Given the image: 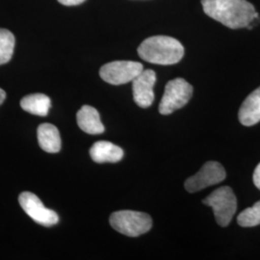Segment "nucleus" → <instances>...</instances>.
Listing matches in <instances>:
<instances>
[{
    "mask_svg": "<svg viewBox=\"0 0 260 260\" xmlns=\"http://www.w3.org/2000/svg\"><path fill=\"white\" fill-rule=\"evenodd\" d=\"M205 14L232 29L247 27L258 14L247 0H202Z\"/></svg>",
    "mask_w": 260,
    "mask_h": 260,
    "instance_id": "obj_1",
    "label": "nucleus"
},
{
    "mask_svg": "<svg viewBox=\"0 0 260 260\" xmlns=\"http://www.w3.org/2000/svg\"><path fill=\"white\" fill-rule=\"evenodd\" d=\"M138 54L151 64L175 65L184 55V47L175 38L153 36L146 39L140 45Z\"/></svg>",
    "mask_w": 260,
    "mask_h": 260,
    "instance_id": "obj_2",
    "label": "nucleus"
},
{
    "mask_svg": "<svg viewBox=\"0 0 260 260\" xmlns=\"http://www.w3.org/2000/svg\"><path fill=\"white\" fill-rule=\"evenodd\" d=\"M109 221L115 231L129 237L147 233L152 226V220L149 214L133 210L114 212Z\"/></svg>",
    "mask_w": 260,
    "mask_h": 260,
    "instance_id": "obj_3",
    "label": "nucleus"
},
{
    "mask_svg": "<svg viewBox=\"0 0 260 260\" xmlns=\"http://www.w3.org/2000/svg\"><path fill=\"white\" fill-rule=\"evenodd\" d=\"M203 204L212 207L215 220L222 228L228 226L237 209V200L229 186L220 187L206 197Z\"/></svg>",
    "mask_w": 260,
    "mask_h": 260,
    "instance_id": "obj_4",
    "label": "nucleus"
},
{
    "mask_svg": "<svg viewBox=\"0 0 260 260\" xmlns=\"http://www.w3.org/2000/svg\"><path fill=\"white\" fill-rule=\"evenodd\" d=\"M193 95V87L183 78H176L168 82L161 103L159 113L170 115L185 106Z\"/></svg>",
    "mask_w": 260,
    "mask_h": 260,
    "instance_id": "obj_5",
    "label": "nucleus"
},
{
    "mask_svg": "<svg viewBox=\"0 0 260 260\" xmlns=\"http://www.w3.org/2000/svg\"><path fill=\"white\" fill-rule=\"evenodd\" d=\"M144 71L143 65L134 61H114L102 67L100 75L112 85H121L133 81Z\"/></svg>",
    "mask_w": 260,
    "mask_h": 260,
    "instance_id": "obj_6",
    "label": "nucleus"
},
{
    "mask_svg": "<svg viewBox=\"0 0 260 260\" xmlns=\"http://www.w3.org/2000/svg\"><path fill=\"white\" fill-rule=\"evenodd\" d=\"M226 177L223 166L216 161L206 162L195 176L186 179L185 189L189 193H196L206 187L218 184Z\"/></svg>",
    "mask_w": 260,
    "mask_h": 260,
    "instance_id": "obj_7",
    "label": "nucleus"
},
{
    "mask_svg": "<svg viewBox=\"0 0 260 260\" xmlns=\"http://www.w3.org/2000/svg\"><path fill=\"white\" fill-rule=\"evenodd\" d=\"M19 202L24 212L36 223L51 226L59 222V216L55 211L47 208L35 194L23 192L19 195Z\"/></svg>",
    "mask_w": 260,
    "mask_h": 260,
    "instance_id": "obj_8",
    "label": "nucleus"
},
{
    "mask_svg": "<svg viewBox=\"0 0 260 260\" xmlns=\"http://www.w3.org/2000/svg\"><path fill=\"white\" fill-rule=\"evenodd\" d=\"M156 82V74L152 70H144L133 81V99L141 108H148L154 101L153 87Z\"/></svg>",
    "mask_w": 260,
    "mask_h": 260,
    "instance_id": "obj_9",
    "label": "nucleus"
},
{
    "mask_svg": "<svg viewBox=\"0 0 260 260\" xmlns=\"http://www.w3.org/2000/svg\"><path fill=\"white\" fill-rule=\"evenodd\" d=\"M239 121L245 126H252L260 121V87L250 93L242 103L238 113Z\"/></svg>",
    "mask_w": 260,
    "mask_h": 260,
    "instance_id": "obj_10",
    "label": "nucleus"
},
{
    "mask_svg": "<svg viewBox=\"0 0 260 260\" xmlns=\"http://www.w3.org/2000/svg\"><path fill=\"white\" fill-rule=\"evenodd\" d=\"M90 155L95 163H117L123 157V150L108 141H99L90 149Z\"/></svg>",
    "mask_w": 260,
    "mask_h": 260,
    "instance_id": "obj_11",
    "label": "nucleus"
},
{
    "mask_svg": "<svg viewBox=\"0 0 260 260\" xmlns=\"http://www.w3.org/2000/svg\"><path fill=\"white\" fill-rule=\"evenodd\" d=\"M76 120L80 129L88 134H102L105 130L99 112L90 105H84L80 108L77 112Z\"/></svg>",
    "mask_w": 260,
    "mask_h": 260,
    "instance_id": "obj_12",
    "label": "nucleus"
},
{
    "mask_svg": "<svg viewBox=\"0 0 260 260\" xmlns=\"http://www.w3.org/2000/svg\"><path fill=\"white\" fill-rule=\"evenodd\" d=\"M38 141L41 149L49 153H55L61 149V137L59 130L51 123H42L37 130Z\"/></svg>",
    "mask_w": 260,
    "mask_h": 260,
    "instance_id": "obj_13",
    "label": "nucleus"
},
{
    "mask_svg": "<svg viewBox=\"0 0 260 260\" xmlns=\"http://www.w3.org/2000/svg\"><path fill=\"white\" fill-rule=\"evenodd\" d=\"M20 106L30 114L46 117L50 109L51 101L44 93H33L24 96L20 101Z\"/></svg>",
    "mask_w": 260,
    "mask_h": 260,
    "instance_id": "obj_14",
    "label": "nucleus"
},
{
    "mask_svg": "<svg viewBox=\"0 0 260 260\" xmlns=\"http://www.w3.org/2000/svg\"><path fill=\"white\" fill-rule=\"evenodd\" d=\"M16 39L12 32L0 28V65L8 63L15 49Z\"/></svg>",
    "mask_w": 260,
    "mask_h": 260,
    "instance_id": "obj_15",
    "label": "nucleus"
},
{
    "mask_svg": "<svg viewBox=\"0 0 260 260\" xmlns=\"http://www.w3.org/2000/svg\"><path fill=\"white\" fill-rule=\"evenodd\" d=\"M237 223L243 228H252L260 224V201L239 214Z\"/></svg>",
    "mask_w": 260,
    "mask_h": 260,
    "instance_id": "obj_16",
    "label": "nucleus"
},
{
    "mask_svg": "<svg viewBox=\"0 0 260 260\" xmlns=\"http://www.w3.org/2000/svg\"><path fill=\"white\" fill-rule=\"evenodd\" d=\"M253 183L260 190V163L255 168L253 173Z\"/></svg>",
    "mask_w": 260,
    "mask_h": 260,
    "instance_id": "obj_17",
    "label": "nucleus"
},
{
    "mask_svg": "<svg viewBox=\"0 0 260 260\" xmlns=\"http://www.w3.org/2000/svg\"><path fill=\"white\" fill-rule=\"evenodd\" d=\"M58 1L66 6H75V5H79L83 3L85 0H58Z\"/></svg>",
    "mask_w": 260,
    "mask_h": 260,
    "instance_id": "obj_18",
    "label": "nucleus"
},
{
    "mask_svg": "<svg viewBox=\"0 0 260 260\" xmlns=\"http://www.w3.org/2000/svg\"><path fill=\"white\" fill-rule=\"evenodd\" d=\"M5 99H6V93H5V91L2 90V89H0V105L5 101Z\"/></svg>",
    "mask_w": 260,
    "mask_h": 260,
    "instance_id": "obj_19",
    "label": "nucleus"
}]
</instances>
